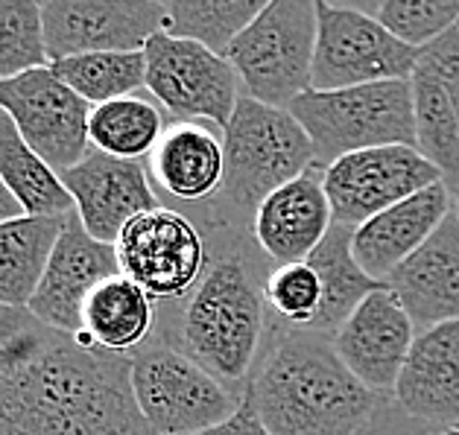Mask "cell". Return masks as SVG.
<instances>
[{
  "mask_svg": "<svg viewBox=\"0 0 459 435\" xmlns=\"http://www.w3.org/2000/svg\"><path fill=\"white\" fill-rule=\"evenodd\" d=\"M316 32V0H270L226 53L246 97L290 108L313 91Z\"/></svg>",
  "mask_w": 459,
  "mask_h": 435,
  "instance_id": "obj_6",
  "label": "cell"
},
{
  "mask_svg": "<svg viewBox=\"0 0 459 435\" xmlns=\"http://www.w3.org/2000/svg\"><path fill=\"white\" fill-rule=\"evenodd\" d=\"M357 6L416 50L430 47L459 27V0H384Z\"/></svg>",
  "mask_w": 459,
  "mask_h": 435,
  "instance_id": "obj_30",
  "label": "cell"
},
{
  "mask_svg": "<svg viewBox=\"0 0 459 435\" xmlns=\"http://www.w3.org/2000/svg\"><path fill=\"white\" fill-rule=\"evenodd\" d=\"M454 208H456V214H459V187L454 191Z\"/></svg>",
  "mask_w": 459,
  "mask_h": 435,
  "instance_id": "obj_35",
  "label": "cell"
},
{
  "mask_svg": "<svg viewBox=\"0 0 459 435\" xmlns=\"http://www.w3.org/2000/svg\"><path fill=\"white\" fill-rule=\"evenodd\" d=\"M264 313V289L240 258L226 254L208 266L203 281L190 293L178 321V339L185 354L217 380L226 386L243 383L261 348Z\"/></svg>",
  "mask_w": 459,
  "mask_h": 435,
  "instance_id": "obj_3",
  "label": "cell"
},
{
  "mask_svg": "<svg viewBox=\"0 0 459 435\" xmlns=\"http://www.w3.org/2000/svg\"><path fill=\"white\" fill-rule=\"evenodd\" d=\"M316 21L313 91H342L357 85L412 80L421 50L398 41L357 4L316 0Z\"/></svg>",
  "mask_w": 459,
  "mask_h": 435,
  "instance_id": "obj_8",
  "label": "cell"
},
{
  "mask_svg": "<svg viewBox=\"0 0 459 435\" xmlns=\"http://www.w3.org/2000/svg\"><path fill=\"white\" fill-rule=\"evenodd\" d=\"M62 182L85 231L108 245L117 243L135 217L161 208L143 161H123L91 149L80 164L62 173Z\"/></svg>",
  "mask_w": 459,
  "mask_h": 435,
  "instance_id": "obj_16",
  "label": "cell"
},
{
  "mask_svg": "<svg viewBox=\"0 0 459 435\" xmlns=\"http://www.w3.org/2000/svg\"><path fill=\"white\" fill-rule=\"evenodd\" d=\"M68 217L24 214L0 222V304L30 307Z\"/></svg>",
  "mask_w": 459,
  "mask_h": 435,
  "instance_id": "obj_23",
  "label": "cell"
},
{
  "mask_svg": "<svg viewBox=\"0 0 459 435\" xmlns=\"http://www.w3.org/2000/svg\"><path fill=\"white\" fill-rule=\"evenodd\" d=\"M164 129L161 108L143 97H120L94 106L88 120L91 149L123 161H141L143 155H152Z\"/></svg>",
  "mask_w": 459,
  "mask_h": 435,
  "instance_id": "obj_26",
  "label": "cell"
},
{
  "mask_svg": "<svg viewBox=\"0 0 459 435\" xmlns=\"http://www.w3.org/2000/svg\"><path fill=\"white\" fill-rule=\"evenodd\" d=\"M41 4L36 0H0V82L48 68Z\"/></svg>",
  "mask_w": 459,
  "mask_h": 435,
  "instance_id": "obj_29",
  "label": "cell"
},
{
  "mask_svg": "<svg viewBox=\"0 0 459 435\" xmlns=\"http://www.w3.org/2000/svg\"><path fill=\"white\" fill-rule=\"evenodd\" d=\"M50 64L88 53H138L164 30L167 4L155 0H44Z\"/></svg>",
  "mask_w": 459,
  "mask_h": 435,
  "instance_id": "obj_13",
  "label": "cell"
},
{
  "mask_svg": "<svg viewBox=\"0 0 459 435\" xmlns=\"http://www.w3.org/2000/svg\"><path fill=\"white\" fill-rule=\"evenodd\" d=\"M445 435H459V430H456V432H445Z\"/></svg>",
  "mask_w": 459,
  "mask_h": 435,
  "instance_id": "obj_36",
  "label": "cell"
},
{
  "mask_svg": "<svg viewBox=\"0 0 459 435\" xmlns=\"http://www.w3.org/2000/svg\"><path fill=\"white\" fill-rule=\"evenodd\" d=\"M147 88L176 123H205L220 132L229 129L240 103V76L226 55L170 32H155L143 47Z\"/></svg>",
  "mask_w": 459,
  "mask_h": 435,
  "instance_id": "obj_9",
  "label": "cell"
},
{
  "mask_svg": "<svg viewBox=\"0 0 459 435\" xmlns=\"http://www.w3.org/2000/svg\"><path fill=\"white\" fill-rule=\"evenodd\" d=\"M454 210V191L445 182L424 187L395 208L354 228V258L375 281H389L398 266H404Z\"/></svg>",
  "mask_w": 459,
  "mask_h": 435,
  "instance_id": "obj_19",
  "label": "cell"
},
{
  "mask_svg": "<svg viewBox=\"0 0 459 435\" xmlns=\"http://www.w3.org/2000/svg\"><path fill=\"white\" fill-rule=\"evenodd\" d=\"M351 240H354V228L333 222L328 237H325L319 243V249L307 258V263L316 269L322 281V313L310 330L322 333V337H331V339H333V333L342 328V321L349 319L368 295L389 286L384 281H375L372 275H366V269L354 258Z\"/></svg>",
  "mask_w": 459,
  "mask_h": 435,
  "instance_id": "obj_24",
  "label": "cell"
},
{
  "mask_svg": "<svg viewBox=\"0 0 459 435\" xmlns=\"http://www.w3.org/2000/svg\"><path fill=\"white\" fill-rule=\"evenodd\" d=\"M132 392L155 435H196L226 423L243 400L182 348L147 342L129 356Z\"/></svg>",
  "mask_w": 459,
  "mask_h": 435,
  "instance_id": "obj_7",
  "label": "cell"
},
{
  "mask_svg": "<svg viewBox=\"0 0 459 435\" xmlns=\"http://www.w3.org/2000/svg\"><path fill=\"white\" fill-rule=\"evenodd\" d=\"M419 328L392 289H377L333 333V348L368 392L392 397Z\"/></svg>",
  "mask_w": 459,
  "mask_h": 435,
  "instance_id": "obj_14",
  "label": "cell"
},
{
  "mask_svg": "<svg viewBox=\"0 0 459 435\" xmlns=\"http://www.w3.org/2000/svg\"><path fill=\"white\" fill-rule=\"evenodd\" d=\"M331 226V199L325 193L322 170L313 166L257 205L252 217V237L273 266H287L305 263L328 237Z\"/></svg>",
  "mask_w": 459,
  "mask_h": 435,
  "instance_id": "obj_18",
  "label": "cell"
},
{
  "mask_svg": "<svg viewBox=\"0 0 459 435\" xmlns=\"http://www.w3.org/2000/svg\"><path fill=\"white\" fill-rule=\"evenodd\" d=\"M392 404L424 427L459 430V321L419 330Z\"/></svg>",
  "mask_w": 459,
  "mask_h": 435,
  "instance_id": "obj_17",
  "label": "cell"
},
{
  "mask_svg": "<svg viewBox=\"0 0 459 435\" xmlns=\"http://www.w3.org/2000/svg\"><path fill=\"white\" fill-rule=\"evenodd\" d=\"M152 328V298L126 275H115L88 295L80 339L100 351L132 356L141 345H147Z\"/></svg>",
  "mask_w": 459,
  "mask_h": 435,
  "instance_id": "obj_22",
  "label": "cell"
},
{
  "mask_svg": "<svg viewBox=\"0 0 459 435\" xmlns=\"http://www.w3.org/2000/svg\"><path fill=\"white\" fill-rule=\"evenodd\" d=\"M115 275H120L117 249L94 240L80 217L71 214L27 310L44 325L80 337L88 295Z\"/></svg>",
  "mask_w": 459,
  "mask_h": 435,
  "instance_id": "obj_15",
  "label": "cell"
},
{
  "mask_svg": "<svg viewBox=\"0 0 459 435\" xmlns=\"http://www.w3.org/2000/svg\"><path fill=\"white\" fill-rule=\"evenodd\" d=\"M222 147L226 178L220 196L234 210L252 217L266 196L316 166L313 141L293 111L264 106L252 97H240L229 129L222 132Z\"/></svg>",
  "mask_w": 459,
  "mask_h": 435,
  "instance_id": "obj_4",
  "label": "cell"
},
{
  "mask_svg": "<svg viewBox=\"0 0 459 435\" xmlns=\"http://www.w3.org/2000/svg\"><path fill=\"white\" fill-rule=\"evenodd\" d=\"M155 184L182 202H203L222 191L226 147L205 123H170L150 155Z\"/></svg>",
  "mask_w": 459,
  "mask_h": 435,
  "instance_id": "obj_21",
  "label": "cell"
},
{
  "mask_svg": "<svg viewBox=\"0 0 459 435\" xmlns=\"http://www.w3.org/2000/svg\"><path fill=\"white\" fill-rule=\"evenodd\" d=\"M15 217H24V210H21V205L15 202V196L6 191L4 178H0V222L15 219Z\"/></svg>",
  "mask_w": 459,
  "mask_h": 435,
  "instance_id": "obj_34",
  "label": "cell"
},
{
  "mask_svg": "<svg viewBox=\"0 0 459 435\" xmlns=\"http://www.w3.org/2000/svg\"><path fill=\"white\" fill-rule=\"evenodd\" d=\"M273 435H360L386 397L357 380L331 337L287 330L246 386Z\"/></svg>",
  "mask_w": 459,
  "mask_h": 435,
  "instance_id": "obj_2",
  "label": "cell"
},
{
  "mask_svg": "<svg viewBox=\"0 0 459 435\" xmlns=\"http://www.w3.org/2000/svg\"><path fill=\"white\" fill-rule=\"evenodd\" d=\"M389 289L401 298L419 330L459 321V214H447L439 231L398 266Z\"/></svg>",
  "mask_w": 459,
  "mask_h": 435,
  "instance_id": "obj_20",
  "label": "cell"
},
{
  "mask_svg": "<svg viewBox=\"0 0 459 435\" xmlns=\"http://www.w3.org/2000/svg\"><path fill=\"white\" fill-rule=\"evenodd\" d=\"M59 80L74 88L88 106H103L120 97H135L147 88V55L138 53H88L50 64Z\"/></svg>",
  "mask_w": 459,
  "mask_h": 435,
  "instance_id": "obj_28",
  "label": "cell"
},
{
  "mask_svg": "<svg viewBox=\"0 0 459 435\" xmlns=\"http://www.w3.org/2000/svg\"><path fill=\"white\" fill-rule=\"evenodd\" d=\"M0 435H155L132 360L0 304Z\"/></svg>",
  "mask_w": 459,
  "mask_h": 435,
  "instance_id": "obj_1",
  "label": "cell"
},
{
  "mask_svg": "<svg viewBox=\"0 0 459 435\" xmlns=\"http://www.w3.org/2000/svg\"><path fill=\"white\" fill-rule=\"evenodd\" d=\"M196 435H273V432L264 427L261 418H257L252 400L243 397L240 409L234 412V415L226 423H220V427H211L205 432H196Z\"/></svg>",
  "mask_w": 459,
  "mask_h": 435,
  "instance_id": "obj_33",
  "label": "cell"
},
{
  "mask_svg": "<svg viewBox=\"0 0 459 435\" xmlns=\"http://www.w3.org/2000/svg\"><path fill=\"white\" fill-rule=\"evenodd\" d=\"M325 170L342 155L377 147H416V106L410 82H375L342 91H307L293 106Z\"/></svg>",
  "mask_w": 459,
  "mask_h": 435,
  "instance_id": "obj_5",
  "label": "cell"
},
{
  "mask_svg": "<svg viewBox=\"0 0 459 435\" xmlns=\"http://www.w3.org/2000/svg\"><path fill=\"white\" fill-rule=\"evenodd\" d=\"M264 6L266 0H173L167 4L164 32L226 55Z\"/></svg>",
  "mask_w": 459,
  "mask_h": 435,
  "instance_id": "obj_27",
  "label": "cell"
},
{
  "mask_svg": "<svg viewBox=\"0 0 459 435\" xmlns=\"http://www.w3.org/2000/svg\"><path fill=\"white\" fill-rule=\"evenodd\" d=\"M445 182L442 170L419 147H377L342 155L322 170L333 222L360 228L424 187Z\"/></svg>",
  "mask_w": 459,
  "mask_h": 435,
  "instance_id": "obj_10",
  "label": "cell"
},
{
  "mask_svg": "<svg viewBox=\"0 0 459 435\" xmlns=\"http://www.w3.org/2000/svg\"><path fill=\"white\" fill-rule=\"evenodd\" d=\"M0 111L59 175L91 152L88 120L94 106L65 85L50 64L0 82Z\"/></svg>",
  "mask_w": 459,
  "mask_h": 435,
  "instance_id": "obj_11",
  "label": "cell"
},
{
  "mask_svg": "<svg viewBox=\"0 0 459 435\" xmlns=\"http://www.w3.org/2000/svg\"><path fill=\"white\" fill-rule=\"evenodd\" d=\"M0 178L27 217L76 214L62 175L21 138L6 111H0Z\"/></svg>",
  "mask_w": 459,
  "mask_h": 435,
  "instance_id": "obj_25",
  "label": "cell"
},
{
  "mask_svg": "<svg viewBox=\"0 0 459 435\" xmlns=\"http://www.w3.org/2000/svg\"><path fill=\"white\" fill-rule=\"evenodd\" d=\"M360 435H445V432L424 427V423L404 415L392 400H384L380 409L375 412V418L366 423V430Z\"/></svg>",
  "mask_w": 459,
  "mask_h": 435,
  "instance_id": "obj_32",
  "label": "cell"
},
{
  "mask_svg": "<svg viewBox=\"0 0 459 435\" xmlns=\"http://www.w3.org/2000/svg\"><path fill=\"white\" fill-rule=\"evenodd\" d=\"M115 249L120 275L135 281L152 301L194 293L208 263L199 228L170 208H155L135 217L123 228Z\"/></svg>",
  "mask_w": 459,
  "mask_h": 435,
  "instance_id": "obj_12",
  "label": "cell"
},
{
  "mask_svg": "<svg viewBox=\"0 0 459 435\" xmlns=\"http://www.w3.org/2000/svg\"><path fill=\"white\" fill-rule=\"evenodd\" d=\"M264 298L284 325L310 330L322 313V281L307 260L273 266L264 281Z\"/></svg>",
  "mask_w": 459,
  "mask_h": 435,
  "instance_id": "obj_31",
  "label": "cell"
}]
</instances>
